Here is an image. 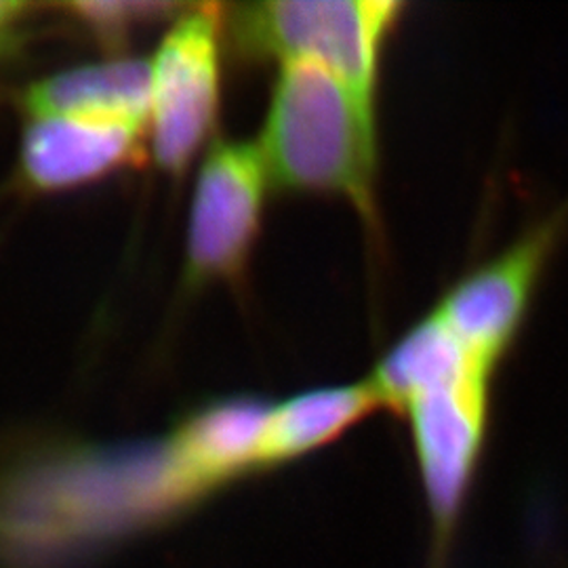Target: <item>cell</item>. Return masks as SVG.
<instances>
[{"label":"cell","mask_w":568,"mask_h":568,"mask_svg":"<svg viewBox=\"0 0 568 568\" xmlns=\"http://www.w3.org/2000/svg\"><path fill=\"white\" fill-rule=\"evenodd\" d=\"M26 7L21 2H7V0H0V32H4L13 21L18 20L21 11Z\"/></svg>","instance_id":"obj_14"},{"label":"cell","mask_w":568,"mask_h":568,"mask_svg":"<svg viewBox=\"0 0 568 568\" xmlns=\"http://www.w3.org/2000/svg\"><path fill=\"white\" fill-rule=\"evenodd\" d=\"M143 126L91 116L37 119L23 138L26 178L44 190L100 180L138 156Z\"/></svg>","instance_id":"obj_8"},{"label":"cell","mask_w":568,"mask_h":568,"mask_svg":"<svg viewBox=\"0 0 568 568\" xmlns=\"http://www.w3.org/2000/svg\"><path fill=\"white\" fill-rule=\"evenodd\" d=\"M398 11L392 0H272L239 7L230 23L246 55L318 63L375 108L379 53Z\"/></svg>","instance_id":"obj_3"},{"label":"cell","mask_w":568,"mask_h":568,"mask_svg":"<svg viewBox=\"0 0 568 568\" xmlns=\"http://www.w3.org/2000/svg\"><path fill=\"white\" fill-rule=\"evenodd\" d=\"M264 159L257 145L220 142L206 154L192 199L187 274L194 283L243 270L264 209Z\"/></svg>","instance_id":"obj_6"},{"label":"cell","mask_w":568,"mask_h":568,"mask_svg":"<svg viewBox=\"0 0 568 568\" xmlns=\"http://www.w3.org/2000/svg\"><path fill=\"white\" fill-rule=\"evenodd\" d=\"M377 406H382V398L368 382L312 389L288 398L283 405L272 406L257 448L255 469L270 471L325 447L363 422Z\"/></svg>","instance_id":"obj_11"},{"label":"cell","mask_w":568,"mask_h":568,"mask_svg":"<svg viewBox=\"0 0 568 568\" xmlns=\"http://www.w3.org/2000/svg\"><path fill=\"white\" fill-rule=\"evenodd\" d=\"M206 497L171 436L44 453L0 474V562L60 568Z\"/></svg>","instance_id":"obj_1"},{"label":"cell","mask_w":568,"mask_h":568,"mask_svg":"<svg viewBox=\"0 0 568 568\" xmlns=\"http://www.w3.org/2000/svg\"><path fill=\"white\" fill-rule=\"evenodd\" d=\"M220 7L196 4L178 18L152 63V143L169 171H183L213 129L220 105Z\"/></svg>","instance_id":"obj_5"},{"label":"cell","mask_w":568,"mask_h":568,"mask_svg":"<svg viewBox=\"0 0 568 568\" xmlns=\"http://www.w3.org/2000/svg\"><path fill=\"white\" fill-rule=\"evenodd\" d=\"M488 373L413 398L405 410L432 523V568H443L480 464L488 419Z\"/></svg>","instance_id":"obj_4"},{"label":"cell","mask_w":568,"mask_h":568,"mask_svg":"<svg viewBox=\"0 0 568 568\" xmlns=\"http://www.w3.org/2000/svg\"><path fill=\"white\" fill-rule=\"evenodd\" d=\"M26 108L37 119L91 116L145 124L152 110V65L119 60L68 70L32 87Z\"/></svg>","instance_id":"obj_10"},{"label":"cell","mask_w":568,"mask_h":568,"mask_svg":"<svg viewBox=\"0 0 568 568\" xmlns=\"http://www.w3.org/2000/svg\"><path fill=\"white\" fill-rule=\"evenodd\" d=\"M260 152L284 190L345 196L373 206L377 169L375 108L312 61L283 63L265 116Z\"/></svg>","instance_id":"obj_2"},{"label":"cell","mask_w":568,"mask_h":568,"mask_svg":"<svg viewBox=\"0 0 568 568\" xmlns=\"http://www.w3.org/2000/svg\"><path fill=\"white\" fill-rule=\"evenodd\" d=\"M567 220L565 209L537 225L504 255L466 276L436 310L469 356L487 371L511 344Z\"/></svg>","instance_id":"obj_7"},{"label":"cell","mask_w":568,"mask_h":568,"mask_svg":"<svg viewBox=\"0 0 568 568\" xmlns=\"http://www.w3.org/2000/svg\"><path fill=\"white\" fill-rule=\"evenodd\" d=\"M185 7L171 2H74L72 11L105 37H121L138 23L161 20L166 13H180Z\"/></svg>","instance_id":"obj_13"},{"label":"cell","mask_w":568,"mask_h":568,"mask_svg":"<svg viewBox=\"0 0 568 568\" xmlns=\"http://www.w3.org/2000/svg\"><path fill=\"white\" fill-rule=\"evenodd\" d=\"M478 371L490 375L434 312L387 352L368 384L379 394L382 405L406 408L413 398L453 386Z\"/></svg>","instance_id":"obj_12"},{"label":"cell","mask_w":568,"mask_h":568,"mask_svg":"<svg viewBox=\"0 0 568 568\" xmlns=\"http://www.w3.org/2000/svg\"><path fill=\"white\" fill-rule=\"evenodd\" d=\"M272 406L253 396H230L192 410L169 436L185 466L213 495L257 471V448Z\"/></svg>","instance_id":"obj_9"}]
</instances>
